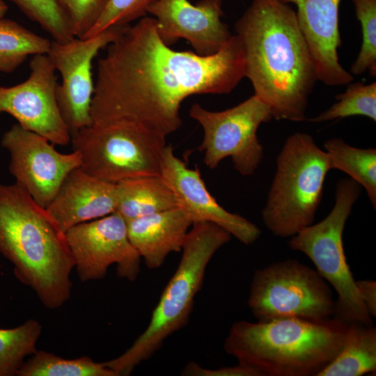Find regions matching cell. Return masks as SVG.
Listing matches in <instances>:
<instances>
[{
	"mask_svg": "<svg viewBox=\"0 0 376 376\" xmlns=\"http://www.w3.org/2000/svg\"><path fill=\"white\" fill-rule=\"evenodd\" d=\"M107 47L97 61L93 123H127L166 138L181 126L187 97L230 93L245 77L237 35L212 55L175 51L160 39L153 17L128 25Z\"/></svg>",
	"mask_w": 376,
	"mask_h": 376,
	"instance_id": "1",
	"label": "cell"
},
{
	"mask_svg": "<svg viewBox=\"0 0 376 376\" xmlns=\"http://www.w3.org/2000/svg\"><path fill=\"white\" fill-rule=\"evenodd\" d=\"M235 31L254 95L274 119L306 120L308 98L318 79L296 11L279 0H253Z\"/></svg>",
	"mask_w": 376,
	"mask_h": 376,
	"instance_id": "2",
	"label": "cell"
},
{
	"mask_svg": "<svg viewBox=\"0 0 376 376\" xmlns=\"http://www.w3.org/2000/svg\"><path fill=\"white\" fill-rule=\"evenodd\" d=\"M0 253L45 307L58 308L70 297L75 261L65 233L16 183H0Z\"/></svg>",
	"mask_w": 376,
	"mask_h": 376,
	"instance_id": "3",
	"label": "cell"
},
{
	"mask_svg": "<svg viewBox=\"0 0 376 376\" xmlns=\"http://www.w3.org/2000/svg\"><path fill=\"white\" fill-rule=\"evenodd\" d=\"M349 326L333 317L237 321L224 348L260 376H317L343 348Z\"/></svg>",
	"mask_w": 376,
	"mask_h": 376,
	"instance_id": "4",
	"label": "cell"
},
{
	"mask_svg": "<svg viewBox=\"0 0 376 376\" xmlns=\"http://www.w3.org/2000/svg\"><path fill=\"white\" fill-rule=\"evenodd\" d=\"M191 226L178 267L164 289L148 327L125 352L104 362L118 376L130 375L136 366L159 350L169 336L187 324L208 263L231 240V234L214 223L201 221Z\"/></svg>",
	"mask_w": 376,
	"mask_h": 376,
	"instance_id": "5",
	"label": "cell"
},
{
	"mask_svg": "<svg viewBox=\"0 0 376 376\" xmlns=\"http://www.w3.org/2000/svg\"><path fill=\"white\" fill-rule=\"evenodd\" d=\"M276 163L262 219L275 236L291 237L313 224L330 162L312 136L297 132L287 138Z\"/></svg>",
	"mask_w": 376,
	"mask_h": 376,
	"instance_id": "6",
	"label": "cell"
},
{
	"mask_svg": "<svg viewBox=\"0 0 376 376\" xmlns=\"http://www.w3.org/2000/svg\"><path fill=\"white\" fill-rule=\"evenodd\" d=\"M360 187L351 178L340 180L329 214L291 237L288 246L308 256L316 271L336 291L333 318L348 324L372 325V317L359 296L343 243L345 226L360 195Z\"/></svg>",
	"mask_w": 376,
	"mask_h": 376,
	"instance_id": "7",
	"label": "cell"
},
{
	"mask_svg": "<svg viewBox=\"0 0 376 376\" xmlns=\"http://www.w3.org/2000/svg\"><path fill=\"white\" fill-rule=\"evenodd\" d=\"M79 169L103 181L161 175L166 138L127 123H92L71 137Z\"/></svg>",
	"mask_w": 376,
	"mask_h": 376,
	"instance_id": "8",
	"label": "cell"
},
{
	"mask_svg": "<svg viewBox=\"0 0 376 376\" xmlns=\"http://www.w3.org/2000/svg\"><path fill=\"white\" fill-rule=\"evenodd\" d=\"M248 305L259 322L322 320L332 318L334 300L329 285L316 269L288 259L255 271Z\"/></svg>",
	"mask_w": 376,
	"mask_h": 376,
	"instance_id": "9",
	"label": "cell"
},
{
	"mask_svg": "<svg viewBox=\"0 0 376 376\" xmlns=\"http://www.w3.org/2000/svg\"><path fill=\"white\" fill-rule=\"evenodd\" d=\"M189 116L203 130L198 149L204 152L203 162L208 168L215 169L230 157L242 175L254 173L264 157L258 129L273 118L269 108L263 101L253 95L221 111H209L196 103L191 107Z\"/></svg>",
	"mask_w": 376,
	"mask_h": 376,
	"instance_id": "10",
	"label": "cell"
},
{
	"mask_svg": "<svg viewBox=\"0 0 376 376\" xmlns=\"http://www.w3.org/2000/svg\"><path fill=\"white\" fill-rule=\"evenodd\" d=\"M127 26H111L84 39L75 37L66 42H51L47 54L61 76V82L56 88L57 104L71 137L93 123L91 105L95 85L92 77L94 58Z\"/></svg>",
	"mask_w": 376,
	"mask_h": 376,
	"instance_id": "11",
	"label": "cell"
},
{
	"mask_svg": "<svg viewBox=\"0 0 376 376\" xmlns=\"http://www.w3.org/2000/svg\"><path fill=\"white\" fill-rule=\"evenodd\" d=\"M65 236L82 282L104 278L114 263L119 277L136 279L141 258L130 242L126 221L117 212L77 224Z\"/></svg>",
	"mask_w": 376,
	"mask_h": 376,
	"instance_id": "12",
	"label": "cell"
},
{
	"mask_svg": "<svg viewBox=\"0 0 376 376\" xmlns=\"http://www.w3.org/2000/svg\"><path fill=\"white\" fill-rule=\"evenodd\" d=\"M1 145L10 154L9 171L15 183L45 207L54 198L67 175L81 165L77 151L59 152L45 137L18 123L3 134Z\"/></svg>",
	"mask_w": 376,
	"mask_h": 376,
	"instance_id": "13",
	"label": "cell"
},
{
	"mask_svg": "<svg viewBox=\"0 0 376 376\" xmlns=\"http://www.w3.org/2000/svg\"><path fill=\"white\" fill-rule=\"evenodd\" d=\"M29 68L23 82L0 86V113L11 115L23 128L54 145L66 146L71 135L57 104L56 70L47 54L33 55Z\"/></svg>",
	"mask_w": 376,
	"mask_h": 376,
	"instance_id": "14",
	"label": "cell"
},
{
	"mask_svg": "<svg viewBox=\"0 0 376 376\" xmlns=\"http://www.w3.org/2000/svg\"><path fill=\"white\" fill-rule=\"evenodd\" d=\"M222 0H157L148 8L156 20L157 31L167 46L185 39L194 52L210 56L218 52L232 34L222 22Z\"/></svg>",
	"mask_w": 376,
	"mask_h": 376,
	"instance_id": "15",
	"label": "cell"
},
{
	"mask_svg": "<svg viewBox=\"0 0 376 376\" xmlns=\"http://www.w3.org/2000/svg\"><path fill=\"white\" fill-rule=\"evenodd\" d=\"M161 175L175 193L179 207L195 221H210L228 230L242 243L253 244L261 234L254 224L228 212L208 191L199 170L191 169L176 157L171 146L163 152Z\"/></svg>",
	"mask_w": 376,
	"mask_h": 376,
	"instance_id": "16",
	"label": "cell"
},
{
	"mask_svg": "<svg viewBox=\"0 0 376 376\" xmlns=\"http://www.w3.org/2000/svg\"><path fill=\"white\" fill-rule=\"evenodd\" d=\"M297 7L300 29L310 49L318 81L329 86L346 85L354 77L340 65L338 48L341 0H279Z\"/></svg>",
	"mask_w": 376,
	"mask_h": 376,
	"instance_id": "17",
	"label": "cell"
},
{
	"mask_svg": "<svg viewBox=\"0 0 376 376\" xmlns=\"http://www.w3.org/2000/svg\"><path fill=\"white\" fill-rule=\"evenodd\" d=\"M116 205V184L77 168L67 175L46 209L65 233L77 224L115 212Z\"/></svg>",
	"mask_w": 376,
	"mask_h": 376,
	"instance_id": "18",
	"label": "cell"
},
{
	"mask_svg": "<svg viewBox=\"0 0 376 376\" xmlns=\"http://www.w3.org/2000/svg\"><path fill=\"white\" fill-rule=\"evenodd\" d=\"M132 245L148 269H157L172 252L182 250L193 221L180 207L126 221Z\"/></svg>",
	"mask_w": 376,
	"mask_h": 376,
	"instance_id": "19",
	"label": "cell"
},
{
	"mask_svg": "<svg viewBox=\"0 0 376 376\" xmlns=\"http://www.w3.org/2000/svg\"><path fill=\"white\" fill-rule=\"evenodd\" d=\"M116 212L126 221L176 207L177 197L162 175H147L120 182Z\"/></svg>",
	"mask_w": 376,
	"mask_h": 376,
	"instance_id": "20",
	"label": "cell"
},
{
	"mask_svg": "<svg viewBox=\"0 0 376 376\" xmlns=\"http://www.w3.org/2000/svg\"><path fill=\"white\" fill-rule=\"evenodd\" d=\"M376 373V329L350 324L338 355L317 376H361Z\"/></svg>",
	"mask_w": 376,
	"mask_h": 376,
	"instance_id": "21",
	"label": "cell"
},
{
	"mask_svg": "<svg viewBox=\"0 0 376 376\" xmlns=\"http://www.w3.org/2000/svg\"><path fill=\"white\" fill-rule=\"evenodd\" d=\"M331 169L347 173L363 187L374 209L376 208V149L359 148L340 138H332L324 143Z\"/></svg>",
	"mask_w": 376,
	"mask_h": 376,
	"instance_id": "22",
	"label": "cell"
},
{
	"mask_svg": "<svg viewBox=\"0 0 376 376\" xmlns=\"http://www.w3.org/2000/svg\"><path fill=\"white\" fill-rule=\"evenodd\" d=\"M51 41L20 24L0 17V72L10 73L30 55L47 54Z\"/></svg>",
	"mask_w": 376,
	"mask_h": 376,
	"instance_id": "23",
	"label": "cell"
},
{
	"mask_svg": "<svg viewBox=\"0 0 376 376\" xmlns=\"http://www.w3.org/2000/svg\"><path fill=\"white\" fill-rule=\"evenodd\" d=\"M17 376H118L104 363L84 356L66 359L44 350H36L24 362Z\"/></svg>",
	"mask_w": 376,
	"mask_h": 376,
	"instance_id": "24",
	"label": "cell"
},
{
	"mask_svg": "<svg viewBox=\"0 0 376 376\" xmlns=\"http://www.w3.org/2000/svg\"><path fill=\"white\" fill-rule=\"evenodd\" d=\"M41 332V324L33 319L14 328H0V376H17L25 358L37 350Z\"/></svg>",
	"mask_w": 376,
	"mask_h": 376,
	"instance_id": "25",
	"label": "cell"
},
{
	"mask_svg": "<svg viewBox=\"0 0 376 376\" xmlns=\"http://www.w3.org/2000/svg\"><path fill=\"white\" fill-rule=\"evenodd\" d=\"M345 91L336 96V102L310 122L322 123L354 116H363L376 121V82L365 85L348 84Z\"/></svg>",
	"mask_w": 376,
	"mask_h": 376,
	"instance_id": "26",
	"label": "cell"
},
{
	"mask_svg": "<svg viewBox=\"0 0 376 376\" xmlns=\"http://www.w3.org/2000/svg\"><path fill=\"white\" fill-rule=\"evenodd\" d=\"M10 1L48 33L54 41L66 42L75 38L68 15L56 0Z\"/></svg>",
	"mask_w": 376,
	"mask_h": 376,
	"instance_id": "27",
	"label": "cell"
},
{
	"mask_svg": "<svg viewBox=\"0 0 376 376\" xmlns=\"http://www.w3.org/2000/svg\"><path fill=\"white\" fill-rule=\"evenodd\" d=\"M356 16L360 22L362 43L359 53L351 66L352 75L368 71L376 75V0H352Z\"/></svg>",
	"mask_w": 376,
	"mask_h": 376,
	"instance_id": "28",
	"label": "cell"
},
{
	"mask_svg": "<svg viewBox=\"0 0 376 376\" xmlns=\"http://www.w3.org/2000/svg\"><path fill=\"white\" fill-rule=\"evenodd\" d=\"M157 0H109L93 26L81 38L93 37L114 26H127L148 14L149 6Z\"/></svg>",
	"mask_w": 376,
	"mask_h": 376,
	"instance_id": "29",
	"label": "cell"
},
{
	"mask_svg": "<svg viewBox=\"0 0 376 376\" xmlns=\"http://www.w3.org/2000/svg\"><path fill=\"white\" fill-rule=\"evenodd\" d=\"M68 15L74 36L83 38L104 10L109 0H56Z\"/></svg>",
	"mask_w": 376,
	"mask_h": 376,
	"instance_id": "30",
	"label": "cell"
},
{
	"mask_svg": "<svg viewBox=\"0 0 376 376\" xmlns=\"http://www.w3.org/2000/svg\"><path fill=\"white\" fill-rule=\"evenodd\" d=\"M185 376H260L251 367L239 363L235 366L223 367L217 369L203 368L194 361H190L181 372Z\"/></svg>",
	"mask_w": 376,
	"mask_h": 376,
	"instance_id": "31",
	"label": "cell"
},
{
	"mask_svg": "<svg viewBox=\"0 0 376 376\" xmlns=\"http://www.w3.org/2000/svg\"><path fill=\"white\" fill-rule=\"evenodd\" d=\"M356 286L359 296L369 315L376 317V282L370 279L356 281Z\"/></svg>",
	"mask_w": 376,
	"mask_h": 376,
	"instance_id": "32",
	"label": "cell"
},
{
	"mask_svg": "<svg viewBox=\"0 0 376 376\" xmlns=\"http://www.w3.org/2000/svg\"><path fill=\"white\" fill-rule=\"evenodd\" d=\"M8 10L7 4L3 0H0V17H4L6 13Z\"/></svg>",
	"mask_w": 376,
	"mask_h": 376,
	"instance_id": "33",
	"label": "cell"
}]
</instances>
